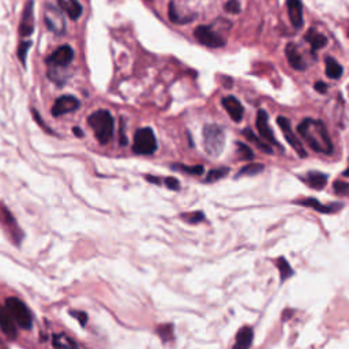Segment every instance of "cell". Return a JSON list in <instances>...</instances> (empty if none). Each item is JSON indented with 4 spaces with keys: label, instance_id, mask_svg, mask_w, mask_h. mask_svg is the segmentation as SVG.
I'll use <instances>...</instances> for the list:
<instances>
[{
    "label": "cell",
    "instance_id": "obj_1",
    "mask_svg": "<svg viewBox=\"0 0 349 349\" xmlns=\"http://www.w3.org/2000/svg\"><path fill=\"white\" fill-rule=\"evenodd\" d=\"M298 133L314 152L322 154L333 153V142L322 120L307 118L298 126Z\"/></svg>",
    "mask_w": 349,
    "mask_h": 349
},
{
    "label": "cell",
    "instance_id": "obj_2",
    "mask_svg": "<svg viewBox=\"0 0 349 349\" xmlns=\"http://www.w3.org/2000/svg\"><path fill=\"white\" fill-rule=\"evenodd\" d=\"M87 123L92 127L94 137L101 145H106L112 139L113 130H115V120L110 115L109 110L100 109L93 112L87 118Z\"/></svg>",
    "mask_w": 349,
    "mask_h": 349
},
{
    "label": "cell",
    "instance_id": "obj_3",
    "mask_svg": "<svg viewBox=\"0 0 349 349\" xmlns=\"http://www.w3.org/2000/svg\"><path fill=\"white\" fill-rule=\"evenodd\" d=\"M202 141L205 152L211 157L221 156L225 149V133L217 124H207L203 127Z\"/></svg>",
    "mask_w": 349,
    "mask_h": 349
},
{
    "label": "cell",
    "instance_id": "obj_4",
    "mask_svg": "<svg viewBox=\"0 0 349 349\" xmlns=\"http://www.w3.org/2000/svg\"><path fill=\"white\" fill-rule=\"evenodd\" d=\"M133 152L141 156H152L157 152V139L150 127L139 129L134 135Z\"/></svg>",
    "mask_w": 349,
    "mask_h": 349
},
{
    "label": "cell",
    "instance_id": "obj_5",
    "mask_svg": "<svg viewBox=\"0 0 349 349\" xmlns=\"http://www.w3.org/2000/svg\"><path fill=\"white\" fill-rule=\"evenodd\" d=\"M6 310L13 318V321L22 329H30L33 323L32 314L29 308L25 306L23 302H21L17 298H9L6 300Z\"/></svg>",
    "mask_w": 349,
    "mask_h": 349
},
{
    "label": "cell",
    "instance_id": "obj_6",
    "mask_svg": "<svg viewBox=\"0 0 349 349\" xmlns=\"http://www.w3.org/2000/svg\"><path fill=\"white\" fill-rule=\"evenodd\" d=\"M194 37L199 44L207 46V48H221L225 45L226 38L221 36L220 33L213 30V26H198L194 30Z\"/></svg>",
    "mask_w": 349,
    "mask_h": 349
},
{
    "label": "cell",
    "instance_id": "obj_7",
    "mask_svg": "<svg viewBox=\"0 0 349 349\" xmlns=\"http://www.w3.org/2000/svg\"><path fill=\"white\" fill-rule=\"evenodd\" d=\"M277 123H278V126H280V129L281 131H282V134H284L286 142L289 143L290 146L294 147L295 152L298 153L299 157L306 158V157H307V152H306V149L303 147V143L299 141L298 137H296L294 131H292L289 119H286V118H284V116H280V118H277Z\"/></svg>",
    "mask_w": 349,
    "mask_h": 349
},
{
    "label": "cell",
    "instance_id": "obj_8",
    "mask_svg": "<svg viewBox=\"0 0 349 349\" xmlns=\"http://www.w3.org/2000/svg\"><path fill=\"white\" fill-rule=\"evenodd\" d=\"M44 19H45L48 29L55 34H63L66 32V21L63 13L55 6H46Z\"/></svg>",
    "mask_w": 349,
    "mask_h": 349
},
{
    "label": "cell",
    "instance_id": "obj_9",
    "mask_svg": "<svg viewBox=\"0 0 349 349\" xmlns=\"http://www.w3.org/2000/svg\"><path fill=\"white\" fill-rule=\"evenodd\" d=\"M74 59V49L70 45L59 46L55 52L46 59V65L49 67H57V69H66L67 66L71 65Z\"/></svg>",
    "mask_w": 349,
    "mask_h": 349
},
{
    "label": "cell",
    "instance_id": "obj_10",
    "mask_svg": "<svg viewBox=\"0 0 349 349\" xmlns=\"http://www.w3.org/2000/svg\"><path fill=\"white\" fill-rule=\"evenodd\" d=\"M79 100L77 97L74 96H62L59 97L55 101L53 106H52V116L53 118H59V116H63L66 113H70V112H74L79 108Z\"/></svg>",
    "mask_w": 349,
    "mask_h": 349
},
{
    "label": "cell",
    "instance_id": "obj_11",
    "mask_svg": "<svg viewBox=\"0 0 349 349\" xmlns=\"http://www.w3.org/2000/svg\"><path fill=\"white\" fill-rule=\"evenodd\" d=\"M257 129L258 133H259V138L265 139L267 142L274 143L276 146H278L281 149L280 143L277 142L276 137H274V133H273L270 127H269V118H267V113L265 109L258 110Z\"/></svg>",
    "mask_w": 349,
    "mask_h": 349
},
{
    "label": "cell",
    "instance_id": "obj_12",
    "mask_svg": "<svg viewBox=\"0 0 349 349\" xmlns=\"http://www.w3.org/2000/svg\"><path fill=\"white\" fill-rule=\"evenodd\" d=\"M34 32V2L29 0L23 10L22 19L19 25V34L22 37L32 36Z\"/></svg>",
    "mask_w": 349,
    "mask_h": 349
},
{
    "label": "cell",
    "instance_id": "obj_13",
    "mask_svg": "<svg viewBox=\"0 0 349 349\" xmlns=\"http://www.w3.org/2000/svg\"><path fill=\"white\" fill-rule=\"evenodd\" d=\"M221 104H222L224 109L228 112V115H229V118L234 120V122L240 123V122L243 120L244 108L236 97L234 96L224 97V98H222V101H221Z\"/></svg>",
    "mask_w": 349,
    "mask_h": 349
},
{
    "label": "cell",
    "instance_id": "obj_14",
    "mask_svg": "<svg viewBox=\"0 0 349 349\" xmlns=\"http://www.w3.org/2000/svg\"><path fill=\"white\" fill-rule=\"evenodd\" d=\"M285 55H286L288 63H289L292 69L299 70V71H304L307 69V63H306L303 55L299 51V46L296 44L289 42L285 48Z\"/></svg>",
    "mask_w": 349,
    "mask_h": 349
},
{
    "label": "cell",
    "instance_id": "obj_15",
    "mask_svg": "<svg viewBox=\"0 0 349 349\" xmlns=\"http://www.w3.org/2000/svg\"><path fill=\"white\" fill-rule=\"evenodd\" d=\"M286 9L290 23L295 29H302L304 25L303 5L300 0H286Z\"/></svg>",
    "mask_w": 349,
    "mask_h": 349
},
{
    "label": "cell",
    "instance_id": "obj_16",
    "mask_svg": "<svg viewBox=\"0 0 349 349\" xmlns=\"http://www.w3.org/2000/svg\"><path fill=\"white\" fill-rule=\"evenodd\" d=\"M298 205H302V206L311 207L314 210L319 211V213H323V214H330V213H335L340 209H342V205L341 203H331V205H322L318 199L315 198H306V199H302V201H296Z\"/></svg>",
    "mask_w": 349,
    "mask_h": 349
},
{
    "label": "cell",
    "instance_id": "obj_17",
    "mask_svg": "<svg viewBox=\"0 0 349 349\" xmlns=\"http://www.w3.org/2000/svg\"><path fill=\"white\" fill-rule=\"evenodd\" d=\"M0 329H2V331H3L9 338H11V340H15V338L18 337V331H17L15 322L13 321V318L10 317L7 310L3 307H0Z\"/></svg>",
    "mask_w": 349,
    "mask_h": 349
},
{
    "label": "cell",
    "instance_id": "obj_18",
    "mask_svg": "<svg viewBox=\"0 0 349 349\" xmlns=\"http://www.w3.org/2000/svg\"><path fill=\"white\" fill-rule=\"evenodd\" d=\"M303 182L307 186H310L311 189L314 190H322L325 189V186L327 184V174L322 173V172H318V170H310L307 173L304 174Z\"/></svg>",
    "mask_w": 349,
    "mask_h": 349
},
{
    "label": "cell",
    "instance_id": "obj_19",
    "mask_svg": "<svg viewBox=\"0 0 349 349\" xmlns=\"http://www.w3.org/2000/svg\"><path fill=\"white\" fill-rule=\"evenodd\" d=\"M57 5L73 21H77L82 15L83 9L78 0H57Z\"/></svg>",
    "mask_w": 349,
    "mask_h": 349
},
{
    "label": "cell",
    "instance_id": "obj_20",
    "mask_svg": "<svg viewBox=\"0 0 349 349\" xmlns=\"http://www.w3.org/2000/svg\"><path fill=\"white\" fill-rule=\"evenodd\" d=\"M254 330L253 327L244 326L242 327L238 334H236V341H235L234 349H250L253 344Z\"/></svg>",
    "mask_w": 349,
    "mask_h": 349
},
{
    "label": "cell",
    "instance_id": "obj_21",
    "mask_svg": "<svg viewBox=\"0 0 349 349\" xmlns=\"http://www.w3.org/2000/svg\"><path fill=\"white\" fill-rule=\"evenodd\" d=\"M304 40L311 45V52L313 53L315 51H318V49H322L327 44V37L323 36L322 33H319L313 28L304 34Z\"/></svg>",
    "mask_w": 349,
    "mask_h": 349
},
{
    "label": "cell",
    "instance_id": "obj_22",
    "mask_svg": "<svg viewBox=\"0 0 349 349\" xmlns=\"http://www.w3.org/2000/svg\"><path fill=\"white\" fill-rule=\"evenodd\" d=\"M342 73H344L342 66L334 57L326 56V59H325V74H326L327 78L340 79L342 77Z\"/></svg>",
    "mask_w": 349,
    "mask_h": 349
},
{
    "label": "cell",
    "instance_id": "obj_23",
    "mask_svg": "<svg viewBox=\"0 0 349 349\" xmlns=\"http://www.w3.org/2000/svg\"><path fill=\"white\" fill-rule=\"evenodd\" d=\"M52 345L55 349H79V345L66 334H55L52 337Z\"/></svg>",
    "mask_w": 349,
    "mask_h": 349
},
{
    "label": "cell",
    "instance_id": "obj_24",
    "mask_svg": "<svg viewBox=\"0 0 349 349\" xmlns=\"http://www.w3.org/2000/svg\"><path fill=\"white\" fill-rule=\"evenodd\" d=\"M242 134H243L244 137H246L250 142L253 143V145H255V146L263 153H266V154H271V153H273V147H270L267 143L263 142V139L257 137V135L253 133V130L251 129H244L243 131H242Z\"/></svg>",
    "mask_w": 349,
    "mask_h": 349
},
{
    "label": "cell",
    "instance_id": "obj_25",
    "mask_svg": "<svg viewBox=\"0 0 349 349\" xmlns=\"http://www.w3.org/2000/svg\"><path fill=\"white\" fill-rule=\"evenodd\" d=\"M276 266L278 267V271H280L281 282H285V281L288 280V278H290V277L295 274V271L292 270V267H290V265L288 263V261H286L285 258H278L276 262Z\"/></svg>",
    "mask_w": 349,
    "mask_h": 349
},
{
    "label": "cell",
    "instance_id": "obj_26",
    "mask_svg": "<svg viewBox=\"0 0 349 349\" xmlns=\"http://www.w3.org/2000/svg\"><path fill=\"white\" fill-rule=\"evenodd\" d=\"M263 169H265V165H263V164H258V162H255V164H248V165L243 166V168L236 173V179H238V178H242V176H254V174L261 173Z\"/></svg>",
    "mask_w": 349,
    "mask_h": 349
},
{
    "label": "cell",
    "instance_id": "obj_27",
    "mask_svg": "<svg viewBox=\"0 0 349 349\" xmlns=\"http://www.w3.org/2000/svg\"><path fill=\"white\" fill-rule=\"evenodd\" d=\"M170 168L173 170H180V172H184V173L190 174H202L205 168L203 165H184V164H172Z\"/></svg>",
    "mask_w": 349,
    "mask_h": 349
},
{
    "label": "cell",
    "instance_id": "obj_28",
    "mask_svg": "<svg viewBox=\"0 0 349 349\" xmlns=\"http://www.w3.org/2000/svg\"><path fill=\"white\" fill-rule=\"evenodd\" d=\"M229 173V168H220V169H211L206 176L207 183H213V182H217V180L225 178L226 174Z\"/></svg>",
    "mask_w": 349,
    "mask_h": 349
},
{
    "label": "cell",
    "instance_id": "obj_29",
    "mask_svg": "<svg viewBox=\"0 0 349 349\" xmlns=\"http://www.w3.org/2000/svg\"><path fill=\"white\" fill-rule=\"evenodd\" d=\"M182 218L184 221H187L189 224H198V222L205 221V214H203L202 211H193V213L182 214Z\"/></svg>",
    "mask_w": 349,
    "mask_h": 349
},
{
    "label": "cell",
    "instance_id": "obj_30",
    "mask_svg": "<svg viewBox=\"0 0 349 349\" xmlns=\"http://www.w3.org/2000/svg\"><path fill=\"white\" fill-rule=\"evenodd\" d=\"M236 146H238V152H239L242 160H253L254 152L251 150V147H248L243 142H236Z\"/></svg>",
    "mask_w": 349,
    "mask_h": 349
},
{
    "label": "cell",
    "instance_id": "obj_31",
    "mask_svg": "<svg viewBox=\"0 0 349 349\" xmlns=\"http://www.w3.org/2000/svg\"><path fill=\"white\" fill-rule=\"evenodd\" d=\"M32 46V41H23L19 44L18 51H17V55H18L19 60L23 66H26V55H28L29 48Z\"/></svg>",
    "mask_w": 349,
    "mask_h": 349
},
{
    "label": "cell",
    "instance_id": "obj_32",
    "mask_svg": "<svg viewBox=\"0 0 349 349\" xmlns=\"http://www.w3.org/2000/svg\"><path fill=\"white\" fill-rule=\"evenodd\" d=\"M333 189H334L335 194L338 195H348L349 191V184L346 182H341V180H335L334 184H333Z\"/></svg>",
    "mask_w": 349,
    "mask_h": 349
},
{
    "label": "cell",
    "instance_id": "obj_33",
    "mask_svg": "<svg viewBox=\"0 0 349 349\" xmlns=\"http://www.w3.org/2000/svg\"><path fill=\"white\" fill-rule=\"evenodd\" d=\"M157 333L161 335L162 341L172 340L173 338V329H172L170 325H168V326H160L157 329Z\"/></svg>",
    "mask_w": 349,
    "mask_h": 349
},
{
    "label": "cell",
    "instance_id": "obj_34",
    "mask_svg": "<svg viewBox=\"0 0 349 349\" xmlns=\"http://www.w3.org/2000/svg\"><path fill=\"white\" fill-rule=\"evenodd\" d=\"M225 11L226 13H229V14H239L240 13V3L239 0H229V2H226L225 3Z\"/></svg>",
    "mask_w": 349,
    "mask_h": 349
},
{
    "label": "cell",
    "instance_id": "obj_35",
    "mask_svg": "<svg viewBox=\"0 0 349 349\" xmlns=\"http://www.w3.org/2000/svg\"><path fill=\"white\" fill-rule=\"evenodd\" d=\"M168 14H169V19L173 23H178V25H183L182 19H180L179 14H178V10H176V6H174L173 2L169 3V10H168Z\"/></svg>",
    "mask_w": 349,
    "mask_h": 349
},
{
    "label": "cell",
    "instance_id": "obj_36",
    "mask_svg": "<svg viewBox=\"0 0 349 349\" xmlns=\"http://www.w3.org/2000/svg\"><path fill=\"white\" fill-rule=\"evenodd\" d=\"M126 120H124V118H122L120 119V131H119V143L122 145V146H126L127 143H129V139H127V135H126Z\"/></svg>",
    "mask_w": 349,
    "mask_h": 349
},
{
    "label": "cell",
    "instance_id": "obj_37",
    "mask_svg": "<svg viewBox=\"0 0 349 349\" xmlns=\"http://www.w3.org/2000/svg\"><path fill=\"white\" fill-rule=\"evenodd\" d=\"M164 184H165L168 189L173 190V191H178V190L180 189L179 180L174 179V178H165V179H164Z\"/></svg>",
    "mask_w": 349,
    "mask_h": 349
},
{
    "label": "cell",
    "instance_id": "obj_38",
    "mask_svg": "<svg viewBox=\"0 0 349 349\" xmlns=\"http://www.w3.org/2000/svg\"><path fill=\"white\" fill-rule=\"evenodd\" d=\"M71 315H74V318H77L79 321V323L85 326L87 322V314L82 313V311H71Z\"/></svg>",
    "mask_w": 349,
    "mask_h": 349
},
{
    "label": "cell",
    "instance_id": "obj_39",
    "mask_svg": "<svg viewBox=\"0 0 349 349\" xmlns=\"http://www.w3.org/2000/svg\"><path fill=\"white\" fill-rule=\"evenodd\" d=\"M314 89L315 90H318V92L321 93V94H326L327 93V85L325 82H322V81H318V82H315V85H314Z\"/></svg>",
    "mask_w": 349,
    "mask_h": 349
},
{
    "label": "cell",
    "instance_id": "obj_40",
    "mask_svg": "<svg viewBox=\"0 0 349 349\" xmlns=\"http://www.w3.org/2000/svg\"><path fill=\"white\" fill-rule=\"evenodd\" d=\"M32 112H33V116H34V119H36L37 123H40V126H41L42 129H45L46 131H48V133H52L51 130H48L45 127V123H44V122H42V120H41V118H40V113H38V112H37V110H34V109H33Z\"/></svg>",
    "mask_w": 349,
    "mask_h": 349
},
{
    "label": "cell",
    "instance_id": "obj_41",
    "mask_svg": "<svg viewBox=\"0 0 349 349\" xmlns=\"http://www.w3.org/2000/svg\"><path fill=\"white\" fill-rule=\"evenodd\" d=\"M146 179H147V182H150V183H154V184L162 183V182H161V179H158V178H154V176H150V174H147Z\"/></svg>",
    "mask_w": 349,
    "mask_h": 349
},
{
    "label": "cell",
    "instance_id": "obj_42",
    "mask_svg": "<svg viewBox=\"0 0 349 349\" xmlns=\"http://www.w3.org/2000/svg\"><path fill=\"white\" fill-rule=\"evenodd\" d=\"M73 133L75 134V135H77L78 138H83V137H85V134H83V131L81 129H79V127H74Z\"/></svg>",
    "mask_w": 349,
    "mask_h": 349
},
{
    "label": "cell",
    "instance_id": "obj_43",
    "mask_svg": "<svg viewBox=\"0 0 349 349\" xmlns=\"http://www.w3.org/2000/svg\"><path fill=\"white\" fill-rule=\"evenodd\" d=\"M0 349H6L5 346H3V345H2V342H0Z\"/></svg>",
    "mask_w": 349,
    "mask_h": 349
}]
</instances>
